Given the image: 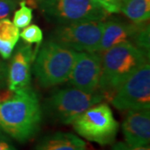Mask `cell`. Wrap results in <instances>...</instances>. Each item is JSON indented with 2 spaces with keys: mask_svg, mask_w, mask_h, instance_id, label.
<instances>
[{
  "mask_svg": "<svg viewBox=\"0 0 150 150\" xmlns=\"http://www.w3.org/2000/svg\"><path fill=\"white\" fill-rule=\"evenodd\" d=\"M100 54L102 69L98 89L104 98L107 94H114L124 81L149 62V54L132 43L118 45Z\"/></svg>",
  "mask_w": 150,
  "mask_h": 150,
  "instance_id": "2",
  "label": "cell"
},
{
  "mask_svg": "<svg viewBox=\"0 0 150 150\" xmlns=\"http://www.w3.org/2000/svg\"><path fill=\"white\" fill-rule=\"evenodd\" d=\"M19 36L25 43H40L43 40V32L38 25L32 24L23 28V30L19 33Z\"/></svg>",
  "mask_w": 150,
  "mask_h": 150,
  "instance_id": "17",
  "label": "cell"
},
{
  "mask_svg": "<svg viewBox=\"0 0 150 150\" xmlns=\"http://www.w3.org/2000/svg\"><path fill=\"white\" fill-rule=\"evenodd\" d=\"M72 123L81 137L100 145L113 143L119 128L110 107L100 103L88 108Z\"/></svg>",
  "mask_w": 150,
  "mask_h": 150,
  "instance_id": "6",
  "label": "cell"
},
{
  "mask_svg": "<svg viewBox=\"0 0 150 150\" xmlns=\"http://www.w3.org/2000/svg\"><path fill=\"white\" fill-rule=\"evenodd\" d=\"M34 150H88L84 141L71 133L57 132L44 136Z\"/></svg>",
  "mask_w": 150,
  "mask_h": 150,
  "instance_id": "13",
  "label": "cell"
},
{
  "mask_svg": "<svg viewBox=\"0 0 150 150\" xmlns=\"http://www.w3.org/2000/svg\"><path fill=\"white\" fill-rule=\"evenodd\" d=\"M33 19V9L26 5L24 1L20 2V8L14 13L13 23L18 28H24L28 26Z\"/></svg>",
  "mask_w": 150,
  "mask_h": 150,
  "instance_id": "16",
  "label": "cell"
},
{
  "mask_svg": "<svg viewBox=\"0 0 150 150\" xmlns=\"http://www.w3.org/2000/svg\"><path fill=\"white\" fill-rule=\"evenodd\" d=\"M109 13H117L120 12V4L122 0H96Z\"/></svg>",
  "mask_w": 150,
  "mask_h": 150,
  "instance_id": "19",
  "label": "cell"
},
{
  "mask_svg": "<svg viewBox=\"0 0 150 150\" xmlns=\"http://www.w3.org/2000/svg\"><path fill=\"white\" fill-rule=\"evenodd\" d=\"M7 74H8V71L6 69L5 64L0 60V84L4 82Z\"/></svg>",
  "mask_w": 150,
  "mask_h": 150,
  "instance_id": "23",
  "label": "cell"
},
{
  "mask_svg": "<svg viewBox=\"0 0 150 150\" xmlns=\"http://www.w3.org/2000/svg\"><path fill=\"white\" fill-rule=\"evenodd\" d=\"M102 69V57L98 52H79L68 81L73 87L85 92L98 88Z\"/></svg>",
  "mask_w": 150,
  "mask_h": 150,
  "instance_id": "10",
  "label": "cell"
},
{
  "mask_svg": "<svg viewBox=\"0 0 150 150\" xmlns=\"http://www.w3.org/2000/svg\"><path fill=\"white\" fill-rule=\"evenodd\" d=\"M122 131L128 144L136 147L149 146V108L128 110L122 123Z\"/></svg>",
  "mask_w": 150,
  "mask_h": 150,
  "instance_id": "12",
  "label": "cell"
},
{
  "mask_svg": "<svg viewBox=\"0 0 150 150\" xmlns=\"http://www.w3.org/2000/svg\"><path fill=\"white\" fill-rule=\"evenodd\" d=\"M78 52L47 39L34 59L33 71L38 83L49 88L68 80Z\"/></svg>",
  "mask_w": 150,
  "mask_h": 150,
  "instance_id": "3",
  "label": "cell"
},
{
  "mask_svg": "<svg viewBox=\"0 0 150 150\" xmlns=\"http://www.w3.org/2000/svg\"><path fill=\"white\" fill-rule=\"evenodd\" d=\"M46 19L58 25L85 21H103L108 13L96 0H41Z\"/></svg>",
  "mask_w": 150,
  "mask_h": 150,
  "instance_id": "5",
  "label": "cell"
},
{
  "mask_svg": "<svg viewBox=\"0 0 150 150\" xmlns=\"http://www.w3.org/2000/svg\"><path fill=\"white\" fill-rule=\"evenodd\" d=\"M36 52L27 43L18 44L8 69V86L13 92L30 86L32 65Z\"/></svg>",
  "mask_w": 150,
  "mask_h": 150,
  "instance_id": "11",
  "label": "cell"
},
{
  "mask_svg": "<svg viewBox=\"0 0 150 150\" xmlns=\"http://www.w3.org/2000/svg\"><path fill=\"white\" fill-rule=\"evenodd\" d=\"M0 150H16L11 144L9 140L4 135L0 133Z\"/></svg>",
  "mask_w": 150,
  "mask_h": 150,
  "instance_id": "22",
  "label": "cell"
},
{
  "mask_svg": "<svg viewBox=\"0 0 150 150\" xmlns=\"http://www.w3.org/2000/svg\"><path fill=\"white\" fill-rule=\"evenodd\" d=\"M120 11L135 23H145L150 18V0H122Z\"/></svg>",
  "mask_w": 150,
  "mask_h": 150,
  "instance_id": "14",
  "label": "cell"
},
{
  "mask_svg": "<svg viewBox=\"0 0 150 150\" xmlns=\"http://www.w3.org/2000/svg\"><path fill=\"white\" fill-rule=\"evenodd\" d=\"M112 104L119 110L150 108V65L149 62L123 82L112 97Z\"/></svg>",
  "mask_w": 150,
  "mask_h": 150,
  "instance_id": "9",
  "label": "cell"
},
{
  "mask_svg": "<svg viewBox=\"0 0 150 150\" xmlns=\"http://www.w3.org/2000/svg\"><path fill=\"white\" fill-rule=\"evenodd\" d=\"M43 109L36 92L29 86L13 92L0 102V132L19 143H25L38 133Z\"/></svg>",
  "mask_w": 150,
  "mask_h": 150,
  "instance_id": "1",
  "label": "cell"
},
{
  "mask_svg": "<svg viewBox=\"0 0 150 150\" xmlns=\"http://www.w3.org/2000/svg\"><path fill=\"white\" fill-rule=\"evenodd\" d=\"M124 43H132L149 54V24L146 22L129 23L115 18L104 22L101 41L97 52L102 53Z\"/></svg>",
  "mask_w": 150,
  "mask_h": 150,
  "instance_id": "8",
  "label": "cell"
},
{
  "mask_svg": "<svg viewBox=\"0 0 150 150\" xmlns=\"http://www.w3.org/2000/svg\"><path fill=\"white\" fill-rule=\"evenodd\" d=\"M112 150H150V149L149 146L136 147V146H131L127 143L119 142L112 146Z\"/></svg>",
  "mask_w": 150,
  "mask_h": 150,
  "instance_id": "21",
  "label": "cell"
},
{
  "mask_svg": "<svg viewBox=\"0 0 150 150\" xmlns=\"http://www.w3.org/2000/svg\"><path fill=\"white\" fill-rule=\"evenodd\" d=\"M19 28L8 18L0 20V40L16 45L19 39Z\"/></svg>",
  "mask_w": 150,
  "mask_h": 150,
  "instance_id": "15",
  "label": "cell"
},
{
  "mask_svg": "<svg viewBox=\"0 0 150 150\" xmlns=\"http://www.w3.org/2000/svg\"><path fill=\"white\" fill-rule=\"evenodd\" d=\"M14 45L12 43H6L0 40V56L4 59H8L10 58L14 49Z\"/></svg>",
  "mask_w": 150,
  "mask_h": 150,
  "instance_id": "20",
  "label": "cell"
},
{
  "mask_svg": "<svg viewBox=\"0 0 150 150\" xmlns=\"http://www.w3.org/2000/svg\"><path fill=\"white\" fill-rule=\"evenodd\" d=\"M103 21H85L58 25L48 38L76 52H97Z\"/></svg>",
  "mask_w": 150,
  "mask_h": 150,
  "instance_id": "7",
  "label": "cell"
},
{
  "mask_svg": "<svg viewBox=\"0 0 150 150\" xmlns=\"http://www.w3.org/2000/svg\"><path fill=\"white\" fill-rule=\"evenodd\" d=\"M104 98L100 89L85 92L77 88H64L53 92L43 103L45 115L56 123L70 124L88 108Z\"/></svg>",
  "mask_w": 150,
  "mask_h": 150,
  "instance_id": "4",
  "label": "cell"
},
{
  "mask_svg": "<svg viewBox=\"0 0 150 150\" xmlns=\"http://www.w3.org/2000/svg\"><path fill=\"white\" fill-rule=\"evenodd\" d=\"M17 0H0V20L7 18L17 7Z\"/></svg>",
  "mask_w": 150,
  "mask_h": 150,
  "instance_id": "18",
  "label": "cell"
}]
</instances>
